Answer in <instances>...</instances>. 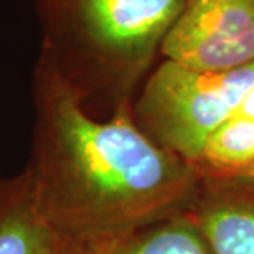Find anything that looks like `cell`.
<instances>
[{"label": "cell", "mask_w": 254, "mask_h": 254, "mask_svg": "<svg viewBox=\"0 0 254 254\" xmlns=\"http://www.w3.org/2000/svg\"><path fill=\"white\" fill-rule=\"evenodd\" d=\"M187 0H37L43 57L88 104L101 88L114 108L132 86Z\"/></svg>", "instance_id": "cell-2"}, {"label": "cell", "mask_w": 254, "mask_h": 254, "mask_svg": "<svg viewBox=\"0 0 254 254\" xmlns=\"http://www.w3.org/2000/svg\"><path fill=\"white\" fill-rule=\"evenodd\" d=\"M74 254H211L189 211L126 235L76 248Z\"/></svg>", "instance_id": "cell-7"}, {"label": "cell", "mask_w": 254, "mask_h": 254, "mask_svg": "<svg viewBox=\"0 0 254 254\" xmlns=\"http://www.w3.org/2000/svg\"><path fill=\"white\" fill-rule=\"evenodd\" d=\"M253 88L254 62L231 71H195L165 60L147 78L132 113L150 139L196 167L206 139Z\"/></svg>", "instance_id": "cell-3"}, {"label": "cell", "mask_w": 254, "mask_h": 254, "mask_svg": "<svg viewBox=\"0 0 254 254\" xmlns=\"http://www.w3.org/2000/svg\"><path fill=\"white\" fill-rule=\"evenodd\" d=\"M200 172L189 215L211 254H254V175Z\"/></svg>", "instance_id": "cell-5"}, {"label": "cell", "mask_w": 254, "mask_h": 254, "mask_svg": "<svg viewBox=\"0 0 254 254\" xmlns=\"http://www.w3.org/2000/svg\"><path fill=\"white\" fill-rule=\"evenodd\" d=\"M235 174H245V175H254V164H253V165H250V167H248V169H245V170L235 172Z\"/></svg>", "instance_id": "cell-10"}, {"label": "cell", "mask_w": 254, "mask_h": 254, "mask_svg": "<svg viewBox=\"0 0 254 254\" xmlns=\"http://www.w3.org/2000/svg\"><path fill=\"white\" fill-rule=\"evenodd\" d=\"M254 164V119L233 116L208 137L196 169L235 174Z\"/></svg>", "instance_id": "cell-8"}, {"label": "cell", "mask_w": 254, "mask_h": 254, "mask_svg": "<svg viewBox=\"0 0 254 254\" xmlns=\"http://www.w3.org/2000/svg\"><path fill=\"white\" fill-rule=\"evenodd\" d=\"M38 210L25 172L0 177V254H74Z\"/></svg>", "instance_id": "cell-6"}, {"label": "cell", "mask_w": 254, "mask_h": 254, "mask_svg": "<svg viewBox=\"0 0 254 254\" xmlns=\"http://www.w3.org/2000/svg\"><path fill=\"white\" fill-rule=\"evenodd\" d=\"M35 126L25 175L38 210L74 248L189 211L200 185L195 165L142 130L132 103L108 119L38 57Z\"/></svg>", "instance_id": "cell-1"}, {"label": "cell", "mask_w": 254, "mask_h": 254, "mask_svg": "<svg viewBox=\"0 0 254 254\" xmlns=\"http://www.w3.org/2000/svg\"><path fill=\"white\" fill-rule=\"evenodd\" d=\"M235 116H245V118L254 119V88L246 94V98L243 99L240 109H238V113Z\"/></svg>", "instance_id": "cell-9"}, {"label": "cell", "mask_w": 254, "mask_h": 254, "mask_svg": "<svg viewBox=\"0 0 254 254\" xmlns=\"http://www.w3.org/2000/svg\"><path fill=\"white\" fill-rule=\"evenodd\" d=\"M160 52L195 71H231L253 63L254 0H187Z\"/></svg>", "instance_id": "cell-4"}]
</instances>
